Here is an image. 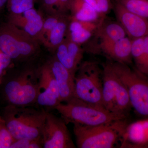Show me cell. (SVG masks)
I'll return each instance as SVG.
<instances>
[{
    "instance_id": "obj_5",
    "label": "cell",
    "mask_w": 148,
    "mask_h": 148,
    "mask_svg": "<svg viewBox=\"0 0 148 148\" xmlns=\"http://www.w3.org/2000/svg\"><path fill=\"white\" fill-rule=\"evenodd\" d=\"M112 64L127 88L131 108L138 115L148 119V77L126 64L114 61Z\"/></svg>"
},
{
    "instance_id": "obj_3",
    "label": "cell",
    "mask_w": 148,
    "mask_h": 148,
    "mask_svg": "<svg viewBox=\"0 0 148 148\" xmlns=\"http://www.w3.org/2000/svg\"><path fill=\"white\" fill-rule=\"evenodd\" d=\"M66 124L95 126L127 119V116L111 112L105 108L81 101L75 97L55 108Z\"/></svg>"
},
{
    "instance_id": "obj_25",
    "label": "cell",
    "mask_w": 148,
    "mask_h": 148,
    "mask_svg": "<svg viewBox=\"0 0 148 148\" xmlns=\"http://www.w3.org/2000/svg\"><path fill=\"white\" fill-rule=\"evenodd\" d=\"M64 15L60 14L47 15L46 17L44 20L40 36V44H42L44 46L51 31Z\"/></svg>"
},
{
    "instance_id": "obj_9",
    "label": "cell",
    "mask_w": 148,
    "mask_h": 148,
    "mask_svg": "<svg viewBox=\"0 0 148 148\" xmlns=\"http://www.w3.org/2000/svg\"><path fill=\"white\" fill-rule=\"evenodd\" d=\"M66 124L62 118L47 112L41 134L43 148H76Z\"/></svg>"
},
{
    "instance_id": "obj_18",
    "label": "cell",
    "mask_w": 148,
    "mask_h": 148,
    "mask_svg": "<svg viewBox=\"0 0 148 148\" xmlns=\"http://www.w3.org/2000/svg\"><path fill=\"white\" fill-rule=\"evenodd\" d=\"M69 12L72 18L79 21L102 23L105 20L84 0H72Z\"/></svg>"
},
{
    "instance_id": "obj_8",
    "label": "cell",
    "mask_w": 148,
    "mask_h": 148,
    "mask_svg": "<svg viewBox=\"0 0 148 148\" xmlns=\"http://www.w3.org/2000/svg\"><path fill=\"white\" fill-rule=\"evenodd\" d=\"M38 88V71L27 69L9 80L4 91L10 105L24 107L36 103Z\"/></svg>"
},
{
    "instance_id": "obj_26",
    "label": "cell",
    "mask_w": 148,
    "mask_h": 148,
    "mask_svg": "<svg viewBox=\"0 0 148 148\" xmlns=\"http://www.w3.org/2000/svg\"><path fill=\"white\" fill-rule=\"evenodd\" d=\"M14 139L9 131L3 118L0 116V148H10Z\"/></svg>"
},
{
    "instance_id": "obj_15",
    "label": "cell",
    "mask_w": 148,
    "mask_h": 148,
    "mask_svg": "<svg viewBox=\"0 0 148 148\" xmlns=\"http://www.w3.org/2000/svg\"><path fill=\"white\" fill-rule=\"evenodd\" d=\"M102 23L79 21L70 16L66 38L81 45L95 35Z\"/></svg>"
},
{
    "instance_id": "obj_16",
    "label": "cell",
    "mask_w": 148,
    "mask_h": 148,
    "mask_svg": "<svg viewBox=\"0 0 148 148\" xmlns=\"http://www.w3.org/2000/svg\"><path fill=\"white\" fill-rule=\"evenodd\" d=\"M132 40L126 36L100 47L101 51L114 62L129 65L132 63Z\"/></svg>"
},
{
    "instance_id": "obj_12",
    "label": "cell",
    "mask_w": 148,
    "mask_h": 148,
    "mask_svg": "<svg viewBox=\"0 0 148 148\" xmlns=\"http://www.w3.org/2000/svg\"><path fill=\"white\" fill-rule=\"evenodd\" d=\"M34 8L19 14H9L8 22L27 33L40 43L44 18Z\"/></svg>"
},
{
    "instance_id": "obj_29",
    "label": "cell",
    "mask_w": 148,
    "mask_h": 148,
    "mask_svg": "<svg viewBox=\"0 0 148 148\" xmlns=\"http://www.w3.org/2000/svg\"><path fill=\"white\" fill-rule=\"evenodd\" d=\"M144 47L148 56V36L143 38Z\"/></svg>"
},
{
    "instance_id": "obj_22",
    "label": "cell",
    "mask_w": 148,
    "mask_h": 148,
    "mask_svg": "<svg viewBox=\"0 0 148 148\" xmlns=\"http://www.w3.org/2000/svg\"><path fill=\"white\" fill-rule=\"evenodd\" d=\"M72 0H37L40 8L47 15H66Z\"/></svg>"
},
{
    "instance_id": "obj_21",
    "label": "cell",
    "mask_w": 148,
    "mask_h": 148,
    "mask_svg": "<svg viewBox=\"0 0 148 148\" xmlns=\"http://www.w3.org/2000/svg\"><path fill=\"white\" fill-rule=\"evenodd\" d=\"M132 56L135 68L148 77V56L144 47L143 38L132 40Z\"/></svg>"
},
{
    "instance_id": "obj_4",
    "label": "cell",
    "mask_w": 148,
    "mask_h": 148,
    "mask_svg": "<svg viewBox=\"0 0 148 148\" xmlns=\"http://www.w3.org/2000/svg\"><path fill=\"white\" fill-rule=\"evenodd\" d=\"M75 98L104 107L103 69L98 63L93 61L82 62L75 75Z\"/></svg>"
},
{
    "instance_id": "obj_19",
    "label": "cell",
    "mask_w": 148,
    "mask_h": 148,
    "mask_svg": "<svg viewBox=\"0 0 148 148\" xmlns=\"http://www.w3.org/2000/svg\"><path fill=\"white\" fill-rule=\"evenodd\" d=\"M123 140H128L134 146L146 147L148 145V119L127 125Z\"/></svg>"
},
{
    "instance_id": "obj_23",
    "label": "cell",
    "mask_w": 148,
    "mask_h": 148,
    "mask_svg": "<svg viewBox=\"0 0 148 148\" xmlns=\"http://www.w3.org/2000/svg\"><path fill=\"white\" fill-rule=\"evenodd\" d=\"M132 13L148 19V0H116Z\"/></svg>"
},
{
    "instance_id": "obj_27",
    "label": "cell",
    "mask_w": 148,
    "mask_h": 148,
    "mask_svg": "<svg viewBox=\"0 0 148 148\" xmlns=\"http://www.w3.org/2000/svg\"><path fill=\"white\" fill-rule=\"evenodd\" d=\"M43 148L42 137L36 139H21L15 140L10 148Z\"/></svg>"
},
{
    "instance_id": "obj_10",
    "label": "cell",
    "mask_w": 148,
    "mask_h": 148,
    "mask_svg": "<svg viewBox=\"0 0 148 148\" xmlns=\"http://www.w3.org/2000/svg\"><path fill=\"white\" fill-rule=\"evenodd\" d=\"M39 73L38 93L36 103L47 108H54L61 103L57 83L47 63L43 65Z\"/></svg>"
},
{
    "instance_id": "obj_28",
    "label": "cell",
    "mask_w": 148,
    "mask_h": 148,
    "mask_svg": "<svg viewBox=\"0 0 148 148\" xmlns=\"http://www.w3.org/2000/svg\"><path fill=\"white\" fill-rule=\"evenodd\" d=\"M12 60L0 49V83L2 81L3 73Z\"/></svg>"
},
{
    "instance_id": "obj_13",
    "label": "cell",
    "mask_w": 148,
    "mask_h": 148,
    "mask_svg": "<svg viewBox=\"0 0 148 148\" xmlns=\"http://www.w3.org/2000/svg\"><path fill=\"white\" fill-rule=\"evenodd\" d=\"M57 83L61 103L75 98V76L62 65L55 56L47 62Z\"/></svg>"
},
{
    "instance_id": "obj_1",
    "label": "cell",
    "mask_w": 148,
    "mask_h": 148,
    "mask_svg": "<svg viewBox=\"0 0 148 148\" xmlns=\"http://www.w3.org/2000/svg\"><path fill=\"white\" fill-rule=\"evenodd\" d=\"M29 107L10 105L6 108L3 118L14 140L41 137L47 111Z\"/></svg>"
},
{
    "instance_id": "obj_11",
    "label": "cell",
    "mask_w": 148,
    "mask_h": 148,
    "mask_svg": "<svg viewBox=\"0 0 148 148\" xmlns=\"http://www.w3.org/2000/svg\"><path fill=\"white\" fill-rule=\"evenodd\" d=\"M114 10L118 22L130 39L148 36V19L130 12L116 1Z\"/></svg>"
},
{
    "instance_id": "obj_17",
    "label": "cell",
    "mask_w": 148,
    "mask_h": 148,
    "mask_svg": "<svg viewBox=\"0 0 148 148\" xmlns=\"http://www.w3.org/2000/svg\"><path fill=\"white\" fill-rule=\"evenodd\" d=\"M95 35L100 39V47L127 36L124 29L118 21L106 22L105 20L99 26Z\"/></svg>"
},
{
    "instance_id": "obj_2",
    "label": "cell",
    "mask_w": 148,
    "mask_h": 148,
    "mask_svg": "<svg viewBox=\"0 0 148 148\" xmlns=\"http://www.w3.org/2000/svg\"><path fill=\"white\" fill-rule=\"evenodd\" d=\"M74 125L77 147L112 148L123 139L127 125L126 119L95 126Z\"/></svg>"
},
{
    "instance_id": "obj_30",
    "label": "cell",
    "mask_w": 148,
    "mask_h": 148,
    "mask_svg": "<svg viewBox=\"0 0 148 148\" xmlns=\"http://www.w3.org/2000/svg\"><path fill=\"white\" fill-rule=\"evenodd\" d=\"M8 0H0V10L6 5Z\"/></svg>"
},
{
    "instance_id": "obj_7",
    "label": "cell",
    "mask_w": 148,
    "mask_h": 148,
    "mask_svg": "<svg viewBox=\"0 0 148 148\" xmlns=\"http://www.w3.org/2000/svg\"><path fill=\"white\" fill-rule=\"evenodd\" d=\"M103 104L111 112L127 116L131 108L128 91L115 71L112 62L103 64Z\"/></svg>"
},
{
    "instance_id": "obj_14",
    "label": "cell",
    "mask_w": 148,
    "mask_h": 148,
    "mask_svg": "<svg viewBox=\"0 0 148 148\" xmlns=\"http://www.w3.org/2000/svg\"><path fill=\"white\" fill-rule=\"evenodd\" d=\"M55 53L58 61L75 77L83 57L84 50L81 45L66 38Z\"/></svg>"
},
{
    "instance_id": "obj_6",
    "label": "cell",
    "mask_w": 148,
    "mask_h": 148,
    "mask_svg": "<svg viewBox=\"0 0 148 148\" xmlns=\"http://www.w3.org/2000/svg\"><path fill=\"white\" fill-rule=\"evenodd\" d=\"M40 43L24 31L7 22L0 26V49L12 60L24 61L36 55Z\"/></svg>"
},
{
    "instance_id": "obj_20",
    "label": "cell",
    "mask_w": 148,
    "mask_h": 148,
    "mask_svg": "<svg viewBox=\"0 0 148 148\" xmlns=\"http://www.w3.org/2000/svg\"><path fill=\"white\" fill-rule=\"evenodd\" d=\"M70 20V15H64L51 31L44 45L49 51L55 53L65 39Z\"/></svg>"
},
{
    "instance_id": "obj_24",
    "label": "cell",
    "mask_w": 148,
    "mask_h": 148,
    "mask_svg": "<svg viewBox=\"0 0 148 148\" xmlns=\"http://www.w3.org/2000/svg\"><path fill=\"white\" fill-rule=\"evenodd\" d=\"M37 0H8L6 6L9 14H19L34 8Z\"/></svg>"
}]
</instances>
